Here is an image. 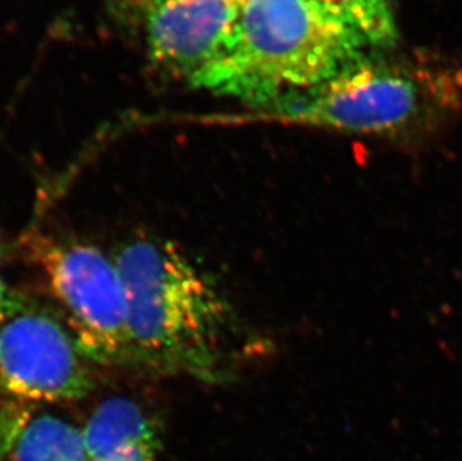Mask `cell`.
Instances as JSON below:
<instances>
[{
    "mask_svg": "<svg viewBox=\"0 0 462 461\" xmlns=\"http://www.w3.org/2000/svg\"><path fill=\"white\" fill-rule=\"evenodd\" d=\"M126 287L131 366L218 383L261 353L218 291L177 246L132 240L114 257Z\"/></svg>",
    "mask_w": 462,
    "mask_h": 461,
    "instance_id": "6da1fadb",
    "label": "cell"
},
{
    "mask_svg": "<svg viewBox=\"0 0 462 461\" xmlns=\"http://www.w3.org/2000/svg\"><path fill=\"white\" fill-rule=\"evenodd\" d=\"M368 48L356 32L310 0H236L218 90L273 107L356 65Z\"/></svg>",
    "mask_w": 462,
    "mask_h": 461,
    "instance_id": "7a4b0ae2",
    "label": "cell"
},
{
    "mask_svg": "<svg viewBox=\"0 0 462 461\" xmlns=\"http://www.w3.org/2000/svg\"><path fill=\"white\" fill-rule=\"evenodd\" d=\"M461 90L462 71L365 57L318 88L284 96L273 109L300 125L419 141L454 113Z\"/></svg>",
    "mask_w": 462,
    "mask_h": 461,
    "instance_id": "3957f363",
    "label": "cell"
},
{
    "mask_svg": "<svg viewBox=\"0 0 462 461\" xmlns=\"http://www.w3.org/2000/svg\"><path fill=\"white\" fill-rule=\"evenodd\" d=\"M29 257L90 362L131 366L126 287L114 258L92 244L33 237Z\"/></svg>",
    "mask_w": 462,
    "mask_h": 461,
    "instance_id": "277c9868",
    "label": "cell"
},
{
    "mask_svg": "<svg viewBox=\"0 0 462 461\" xmlns=\"http://www.w3.org/2000/svg\"><path fill=\"white\" fill-rule=\"evenodd\" d=\"M88 358L60 315L15 292L0 312V397L59 403L95 387Z\"/></svg>",
    "mask_w": 462,
    "mask_h": 461,
    "instance_id": "5b68a950",
    "label": "cell"
},
{
    "mask_svg": "<svg viewBox=\"0 0 462 461\" xmlns=\"http://www.w3.org/2000/svg\"><path fill=\"white\" fill-rule=\"evenodd\" d=\"M236 18V0H162L143 22L150 59L175 80L218 90Z\"/></svg>",
    "mask_w": 462,
    "mask_h": 461,
    "instance_id": "8992f818",
    "label": "cell"
},
{
    "mask_svg": "<svg viewBox=\"0 0 462 461\" xmlns=\"http://www.w3.org/2000/svg\"><path fill=\"white\" fill-rule=\"evenodd\" d=\"M81 427L49 405L0 397V461H86Z\"/></svg>",
    "mask_w": 462,
    "mask_h": 461,
    "instance_id": "52a82bcc",
    "label": "cell"
},
{
    "mask_svg": "<svg viewBox=\"0 0 462 461\" xmlns=\"http://www.w3.org/2000/svg\"><path fill=\"white\" fill-rule=\"evenodd\" d=\"M92 461H156L161 433L153 417L129 397H109L81 427Z\"/></svg>",
    "mask_w": 462,
    "mask_h": 461,
    "instance_id": "ba28073f",
    "label": "cell"
},
{
    "mask_svg": "<svg viewBox=\"0 0 462 461\" xmlns=\"http://www.w3.org/2000/svg\"><path fill=\"white\" fill-rule=\"evenodd\" d=\"M361 36L368 47L389 48L397 42L393 0H310Z\"/></svg>",
    "mask_w": 462,
    "mask_h": 461,
    "instance_id": "9c48e42d",
    "label": "cell"
},
{
    "mask_svg": "<svg viewBox=\"0 0 462 461\" xmlns=\"http://www.w3.org/2000/svg\"><path fill=\"white\" fill-rule=\"evenodd\" d=\"M113 2L123 17L144 22L145 15L162 0H113Z\"/></svg>",
    "mask_w": 462,
    "mask_h": 461,
    "instance_id": "30bf717a",
    "label": "cell"
},
{
    "mask_svg": "<svg viewBox=\"0 0 462 461\" xmlns=\"http://www.w3.org/2000/svg\"><path fill=\"white\" fill-rule=\"evenodd\" d=\"M14 294H15V292H14L13 289H9V287H6V283L4 282V278H0V312L6 307L9 300L13 298Z\"/></svg>",
    "mask_w": 462,
    "mask_h": 461,
    "instance_id": "8fae6325",
    "label": "cell"
},
{
    "mask_svg": "<svg viewBox=\"0 0 462 461\" xmlns=\"http://www.w3.org/2000/svg\"><path fill=\"white\" fill-rule=\"evenodd\" d=\"M86 461H92V460H86Z\"/></svg>",
    "mask_w": 462,
    "mask_h": 461,
    "instance_id": "7c38bea8",
    "label": "cell"
}]
</instances>
